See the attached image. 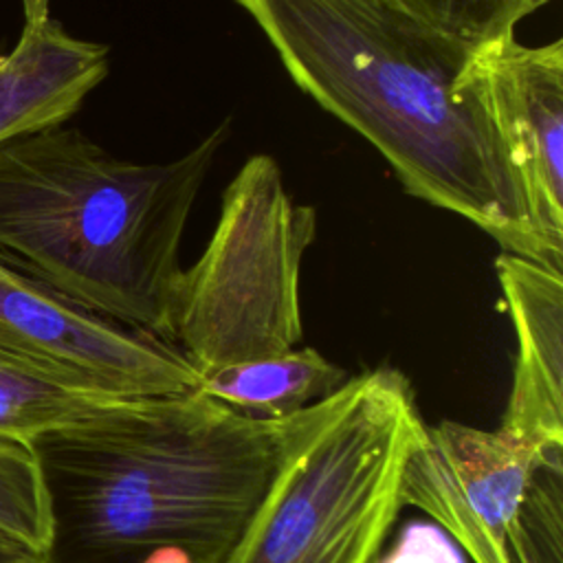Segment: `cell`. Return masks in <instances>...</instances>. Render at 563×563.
Masks as SVG:
<instances>
[{"label":"cell","mask_w":563,"mask_h":563,"mask_svg":"<svg viewBox=\"0 0 563 563\" xmlns=\"http://www.w3.org/2000/svg\"><path fill=\"white\" fill-rule=\"evenodd\" d=\"M292 81L367 139L405 191L563 273L464 68L475 48L391 0H238Z\"/></svg>","instance_id":"cell-1"},{"label":"cell","mask_w":563,"mask_h":563,"mask_svg":"<svg viewBox=\"0 0 563 563\" xmlns=\"http://www.w3.org/2000/svg\"><path fill=\"white\" fill-rule=\"evenodd\" d=\"M48 539L42 563H145L163 550L222 563L282 457V420L198 387L121 398L33 438Z\"/></svg>","instance_id":"cell-2"},{"label":"cell","mask_w":563,"mask_h":563,"mask_svg":"<svg viewBox=\"0 0 563 563\" xmlns=\"http://www.w3.org/2000/svg\"><path fill=\"white\" fill-rule=\"evenodd\" d=\"M231 123L169 163L53 125L0 145V257L112 321L169 341L180 238Z\"/></svg>","instance_id":"cell-3"},{"label":"cell","mask_w":563,"mask_h":563,"mask_svg":"<svg viewBox=\"0 0 563 563\" xmlns=\"http://www.w3.org/2000/svg\"><path fill=\"white\" fill-rule=\"evenodd\" d=\"M282 427L273 479L222 563H374L427 431L409 378L365 369Z\"/></svg>","instance_id":"cell-4"},{"label":"cell","mask_w":563,"mask_h":563,"mask_svg":"<svg viewBox=\"0 0 563 563\" xmlns=\"http://www.w3.org/2000/svg\"><path fill=\"white\" fill-rule=\"evenodd\" d=\"M314 235L317 209L292 202L273 156H251L222 191L202 255L180 268L172 292L169 343L198 374L297 347L299 273Z\"/></svg>","instance_id":"cell-5"},{"label":"cell","mask_w":563,"mask_h":563,"mask_svg":"<svg viewBox=\"0 0 563 563\" xmlns=\"http://www.w3.org/2000/svg\"><path fill=\"white\" fill-rule=\"evenodd\" d=\"M0 345L37 358L108 398H150L198 387L183 352L101 317L0 257Z\"/></svg>","instance_id":"cell-6"},{"label":"cell","mask_w":563,"mask_h":563,"mask_svg":"<svg viewBox=\"0 0 563 563\" xmlns=\"http://www.w3.org/2000/svg\"><path fill=\"white\" fill-rule=\"evenodd\" d=\"M501 429L462 422L427 424L402 471V506L442 526L473 563H512L508 528L532 471L548 451Z\"/></svg>","instance_id":"cell-7"},{"label":"cell","mask_w":563,"mask_h":563,"mask_svg":"<svg viewBox=\"0 0 563 563\" xmlns=\"http://www.w3.org/2000/svg\"><path fill=\"white\" fill-rule=\"evenodd\" d=\"M464 75L506 147L541 244L563 268V42H488Z\"/></svg>","instance_id":"cell-8"},{"label":"cell","mask_w":563,"mask_h":563,"mask_svg":"<svg viewBox=\"0 0 563 563\" xmlns=\"http://www.w3.org/2000/svg\"><path fill=\"white\" fill-rule=\"evenodd\" d=\"M495 271L517 334L499 429L541 449L563 446V273L506 251Z\"/></svg>","instance_id":"cell-9"},{"label":"cell","mask_w":563,"mask_h":563,"mask_svg":"<svg viewBox=\"0 0 563 563\" xmlns=\"http://www.w3.org/2000/svg\"><path fill=\"white\" fill-rule=\"evenodd\" d=\"M22 29L0 55V145L64 125L108 75V46L70 35L51 0H22Z\"/></svg>","instance_id":"cell-10"},{"label":"cell","mask_w":563,"mask_h":563,"mask_svg":"<svg viewBox=\"0 0 563 563\" xmlns=\"http://www.w3.org/2000/svg\"><path fill=\"white\" fill-rule=\"evenodd\" d=\"M350 376L314 347L251 358L200 374L198 389L235 411L282 420L323 400Z\"/></svg>","instance_id":"cell-11"},{"label":"cell","mask_w":563,"mask_h":563,"mask_svg":"<svg viewBox=\"0 0 563 563\" xmlns=\"http://www.w3.org/2000/svg\"><path fill=\"white\" fill-rule=\"evenodd\" d=\"M114 400L121 398L92 394L64 372L0 345V440L29 444Z\"/></svg>","instance_id":"cell-12"},{"label":"cell","mask_w":563,"mask_h":563,"mask_svg":"<svg viewBox=\"0 0 563 563\" xmlns=\"http://www.w3.org/2000/svg\"><path fill=\"white\" fill-rule=\"evenodd\" d=\"M512 563H563V449L532 471L508 528Z\"/></svg>","instance_id":"cell-13"},{"label":"cell","mask_w":563,"mask_h":563,"mask_svg":"<svg viewBox=\"0 0 563 563\" xmlns=\"http://www.w3.org/2000/svg\"><path fill=\"white\" fill-rule=\"evenodd\" d=\"M431 29L479 48L515 35L517 24L548 0H391Z\"/></svg>","instance_id":"cell-14"},{"label":"cell","mask_w":563,"mask_h":563,"mask_svg":"<svg viewBox=\"0 0 563 563\" xmlns=\"http://www.w3.org/2000/svg\"><path fill=\"white\" fill-rule=\"evenodd\" d=\"M0 532L44 552L48 515L37 464L26 444L0 440Z\"/></svg>","instance_id":"cell-15"},{"label":"cell","mask_w":563,"mask_h":563,"mask_svg":"<svg viewBox=\"0 0 563 563\" xmlns=\"http://www.w3.org/2000/svg\"><path fill=\"white\" fill-rule=\"evenodd\" d=\"M374 563H466L462 548L435 521H409Z\"/></svg>","instance_id":"cell-16"},{"label":"cell","mask_w":563,"mask_h":563,"mask_svg":"<svg viewBox=\"0 0 563 563\" xmlns=\"http://www.w3.org/2000/svg\"><path fill=\"white\" fill-rule=\"evenodd\" d=\"M0 563H42V554L26 543L0 532Z\"/></svg>","instance_id":"cell-17"},{"label":"cell","mask_w":563,"mask_h":563,"mask_svg":"<svg viewBox=\"0 0 563 563\" xmlns=\"http://www.w3.org/2000/svg\"><path fill=\"white\" fill-rule=\"evenodd\" d=\"M145 563H189V559H187L183 552H176V550H163V552L152 554Z\"/></svg>","instance_id":"cell-18"}]
</instances>
